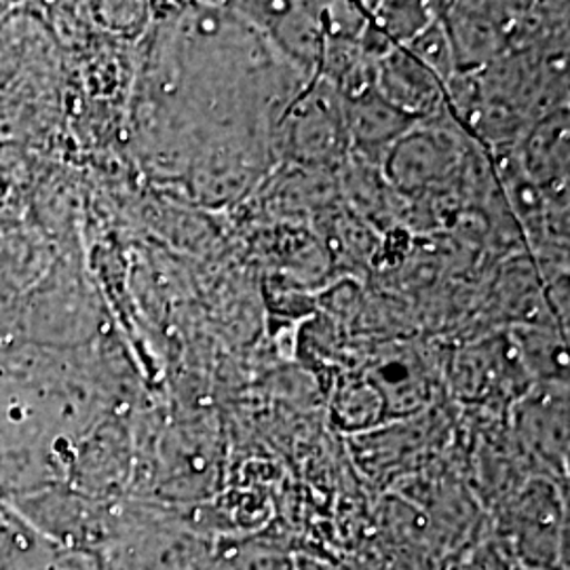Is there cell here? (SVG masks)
I'll use <instances>...</instances> for the list:
<instances>
[{"label": "cell", "instance_id": "cell-1", "mask_svg": "<svg viewBox=\"0 0 570 570\" xmlns=\"http://www.w3.org/2000/svg\"><path fill=\"white\" fill-rule=\"evenodd\" d=\"M444 28L459 70L497 60L518 32L520 20L513 18V7L505 4H456Z\"/></svg>", "mask_w": 570, "mask_h": 570}, {"label": "cell", "instance_id": "cell-2", "mask_svg": "<svg viewBox=\"0 0 570 570\" xmlns=\"http://www.w3.org/2000/svg\"><path fill=\"white\" fill-rule=\"evenodd\" d=\"M374 89L412 119L440 100L438 79L406 49H391L374 68Z\"/></svg>", "mask_w": 570, "mask_h": 570}, {"label": "cell", "instance_id": "cell-3", "mask_svg": "<svg viewBox=\"0 0 570 570\" xmlns=\"http://www.w3.org/2000/svg\"><path fill=\"white\" fill-rule=\"evenodd\" d=\"M454 159V146L446 136L431 131H407L397 140L389 159V176L404 190H419L440 180Z\"/></svg>", "mask_w": 570, "mask_h": 570}, {"label": "cell", "instance_id": "cell-4", "mask_svg": "<svg viewBox=\"0 0 570 570\" xmlns=\"http://www.w3.org/2000/svg\"><path fill=\"white\" fill-rule=\"evenodd\" d=\"M412 117L397 110L393 104H389L374 85L353 96L348 104V129L355 136V140L364 146H381V144L400 140L406 136Z\"/></svg>", "mask_w": 570, "mask_h": 570}, {"label": "cell", "instance_id": "cell-5", "mask_svg": "<svg viewBox=\"0 0 570 570\" xmlns=\"http://www.w3.org/2000/svg\"><path fill=\"white\" fill-rule=\"evenodd\" d=\"M567 115L560 112L546 119L543 125L537 127V131L530 136L529 161L530 171L534 176H541L546 169V176H556L562 171V164L567 165V134H569Z\"/></svg>", "mask_w": 570, "mask_h": 570}, {"label": "cell", "instance_id": "cell-6", "mask_svg": "<svg viewBox=\"0 0 570 570\" xmlns=\"http://www.w3.org/2000/svg\"><path fill=\"white\" fill-rule=\"evenodd\" d=\"M406 51L438 79H450L456 72V61L442 21H431L425 30L407 41Z\"/></svg>", "mask_w": 570, "mask_h": 570}, {"label": "cell", "instance_id": "cell-7", "mask_svg": "<svg viewBox=\"0 0 570 570\" xmlns=\"http://www.w3.org/2000/svg\"><path fill=\"white\" fill-rule=\"evenodd\" d=\"M275 35L289 47L294 56L305 60H315L324 49L320 21L313 20L306 9L287 7L282 20L275 26Z\"/></svg>", "mask_w": 570, "mask_h": 570}, {"label": "cell", "instance_id": "cell-8", "mask_svg": "<svg viewBox=\"0 0 570 570\" xmlns=\"http://www.w3.org/2000/svg\"><path fill=\"white\" fill-rule=\"evenodd\" d=\"M385 23L397 41H412L428 28V11L421 4H387Z\"/></svg>", "mask_w": 570, "mask_h": 570}]
</instances>
